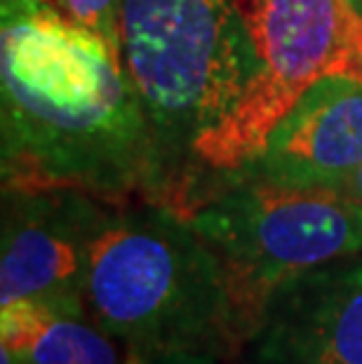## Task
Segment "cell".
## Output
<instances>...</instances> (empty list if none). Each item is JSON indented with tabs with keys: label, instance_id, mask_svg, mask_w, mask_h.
<instances>
[{
	"label": "cell",
	"instance_id": "4",
	"mask_svg": "<svg viewBox=\"0 0 362 364\" xmlns=\"http://www.w3.org/2000/svg\"><path fill=\"white\" fill-rule=\"evenodd\" d=\"M186 216L221 261L245 343L284 280L362 254V205L339 188L228 174Z\"/></svg>",
	"mask_w": 362,
	"mask_h": 364
},
{
	"label": "cell",
	"instance_id": "6",
	"mask_svg": "<svg viewBox=\"0 0 362 364\" xmlns=\"http://www.w3.org/2000/svg\"><path fill=\"white\" fill-rule=\"evenodd\" d=\"M106 205L66 188L3 191L0 308L26 301L82 313L92 245L113 209Z\"/></svg>",
	"mask_w": 362,
	"mask_h": 364
},
{
	"label": "cell",
	"instance_id": "10",
	"mask_svg": "<svg viewBox=\"0 0 362 364\" xmlns=\"http://www.w3.org/2000/svg\"><path fill=\"white\" fill-rule=\"evenodd\" d=\"M45 7L64 24L102 38L118 52L120 0H45Z\"/></svg>",
	"mask_w": 362,
	"mask_h": 364
},
{
	"label": "cell",
	"instance_id": "14",
	"mask_svg": "<svg viewBox=\"0 0 362 364\" xmlns=\"http://www.w3.org/2000/svg\"><path fill=\"white\" fill-rule=\"evenodd\" d=\"M353 5H356V10L362 14V0H356V3H353Z\"/></svg>",
	"mask_w": 362,
	"mask_h": 364
},
{
	"label": "cell",
	"instance_id": "3",
	"mask_svg": "<svg viewBox=\"0 0 362 364\" xmlns=\"http://www.w3.org/2000/svg\"><path fill=\"white\" fill-rule=\"evenodd\" d=\"M118 52L163 149L179 212V167L259 68L247 31L233 0H120Z\"/></svg>",
	"mask_w": 362,
	"mask_h": 364
},
{
	"label": "cell",
	"instance_id": "8",
	"mask_svg": "<svg viewBox=\"0 0 362 364\" xmlns=\"http://www.w3.org/2000/svg\"><path fill=\"white\" fill-rule=\"evenodd\" d=\"M362 162V82L322 78L235 174L299 188H339Z\"/></svg>",
	"mask_w": 362,
	"mask_h": 364
},
{
	"label": "cell",
	"instance_id": "13",
	"mask_svg": "<svg viewBox=\"0 0 362 364\" xmlns=\"http://www.w3.org/2000/svg\"><path fill=\"white\" fill-rule=\"evenodd\" d=\"M341 191L346 193V196H351L353 200H358V203L362 205V162L356 167V172H353L348 179H346V183L341 186Z\"/></svg>",
	"mask_w": 362,
	"mask_h": 364
},
{
	"label": "cell",
	"instance_id": "1",
	"mask_svg": "<svg viewBox=\"0 0 362 364\" xmlns=\"http://www.w3.org/2000/svg\"><path fill=\"white\" fill-rule=\"evenodd\" d=\"M3 191H80L172 207L174 186L156 132L102 38L48 7L3 17Z\"/></svg>",
	"mask_w": 362,
	"mask_h": 364
},
{
	"label": "cell",
	"instance_id": "11",
	"mask_svg": "<svg viewBox=\"0 0 362 364\" xmlns=\"http://www.w3.org/2000/svg\"><path fill=\"white\" fill-rule=\"evenodd\" d=\"M219 355L212 353H193V350H176V353H165L156 355V358L139 362V364H219Z\"/></svg>",
	"mask_w": 362,
	"mask_h": 364
},
{
	"label": "cell",
	"instance_id": "12",
	"mask_svg": "<svg viewBox=\"0 0 362 364\" xmlns=\"http://www.w3.org/2000/svg\"><path fill=\"white\" fill-rule=\"evenodd\" d=\"M45 10V0H3V17Z\"/></svg>",
	"mask_w": 362,
	"mask_h": 364
},
{
	"label": "cell",
	"instance_id": "15",
	"mask_svg": "<svg viewBox=\"0 0 362 364\" xmlns=\"http://www.w3.org/2000/svg\"><path fill=\"white\" fill-rule=\"evenodd\" d=\"M351 3H356V0H351Z\"/></svg>",
	"mask_w": 362,
	"mask_h": 364
},
{
	"label": "cell",
	"instance_id": "2",
	"mask_svg": "<svg viewBox=\"0 0 362 364\" xmlns=\"http://www.w3.org/2000/svg\"><path fill=\"white\" fill-rule=\"evenodd\" d=\"M82 299L129 364L176 350L233 358L245 343L219 257L167 205L111 209L92 245Z\"/></svg>",
	"mask_w": 362,
	"mask_h": 364
},
{
	"label": "cell",
	"instance_id": "9",
	"mask_svg": "<svg viewBox=\"0 0 362 364\" xmlns=\"http://www.w3.org/2000/svg\"><path fill=\"white\" fill-rule=\"evenodd\" d=\"M0 341L17 364H129L125 348L85 311L26 301L3 306Z\"/></svg>",
	"mask_w": 362,
	"mask_h": 364
},
{
	"label": "cell",
	"instance_id": "5",
	"mask_svg": "<svg viewBox=\"0 0 362 364\" xmlns=\"http://www.w3.org/2000/svg\"><path fill=\"white\" fill-rule=\"evenodd\" d=\"M257 57L247 92L193 146L196 167L235 174L257 160L315 82H362V14L351 0H233Z\"/></svg>",
	"mask_w": 362,
	"mask_h": 364
},
{
	"label": "cell",
	"instance_id": "7",
	"mask_svg": "<svg viewBox=\"0 0 362 364\" xmlns=\"http://www.w3.org/2000/svg\"><path fill=\"white\" fill-rule=\"evenodd\" d=\"M250 343L259 364H362V254L284 280Z\"/></svg>",
	"mask_w": 362,
	"mask_h": 364
}]
</instances>
